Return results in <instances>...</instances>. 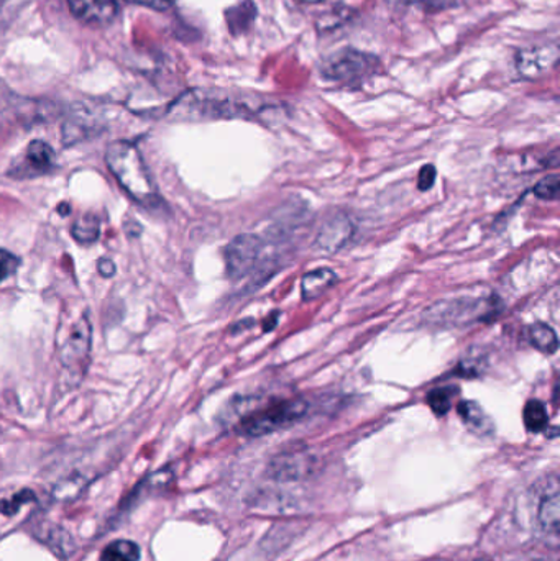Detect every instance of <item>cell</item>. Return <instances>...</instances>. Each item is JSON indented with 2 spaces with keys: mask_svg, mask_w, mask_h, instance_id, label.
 I'll return each mask as SVG.
<instances>
[{
  "mask_svg": "<svg viewBox=\"0 0 560 561\" xmlns=\"http://www.w3.org/2000/svg\"><path fill=\"white\" fill-rule=\"evenodd\" d=\"M13 497H15V500L5 501V503L0 504V513L9 514V516L10 514L16 513L20 504H25L33 500V494L30 493V491H22V493L16 494V496Z\"/></svg>",
  "mask_w": 560,
  "mask_h": 561,
  "instance_id": "cell-23",
  "label": "cell"
},
{
  "mask_svg": "<svg viewBox=\"0 0 560 561\" xmlns=\"http://www.w3.org/2000/svg\"><path fill=\"white\" fill-rule=\"evenodd\" d=\"M559 61L558 43L548 45L532 46V48L519 49L516 55V69L525 78H539L556 68Z\"/></svg>",
  "mask_w": 560,
  "mask_h": 561,
  "instance_id": "cell-9",
  "label": "cell"
},
{
  "mask_svg": "<svg viewBox=\"0 0 560 561\" xmlns=\"http://www.w3.org/2000/svg\"><path fill=\"white\" fill-rule=\"evenodd\" d=\"M99 273H101L104 278H111V276L115 275V265L111 262V260H101L99 262Z\"/></svg>",
  "mask_w": 560,
  "mask_h": 561,
  "instance_id": "cell-25",
  "label": "cell"
},
{
  "mask_svg": "<svg viewBox=\"0 0 560 561\" xmlns=\"http://www.w3.org/2000/svg\"><path fill=\"white\" fill-rule=\"evenodd\" d=\"M533 193L536 197L545 201H558L560 193V180L558 174H551V176L545 178L536 184Z\"/></svg>",
  "mask_w": 560,
  "mask_h": 561,
  "instance_id": "cell-20",
  "label": "cell"
},
{
  "mask_svg": "<svg viewBox=\"0 0 560 561\" xmlns=\"http://www.w3.org/2000/svg\"><path fill=\"white\" fill-rule=\"evenodd\" d=\"M178 111L187 118H237L249 117L252 108L229 98H191L178 105Z\"/></svg>",
  "mask_w": 560,
  "mask_h": 561,
  "instance_id": "cell-6",
  "label": "cell"
},
{
  "mask_svg": "<svg viewBox=\"0 0 560 561\" xmlns=\"http://www.w3.org/2000/svg\"><path fill=\"white\" fill-rule=\"evenodd\" d=\"M378 59L358 49H341L322 62V76L335 82H352L364 79L377 69Z\"/></svg>",
  "mask_w": 560,
  "mask_h": 561,
  "instance_id": "cell-4",
  "label": "cell"
},
{
  "mask_svg": "<svg viewBox=\"0 0 560 561\" xmlns=\"http://www.w3.org/2000/svg\"><path fill=\"white\" fill-rule=\"evenodd\" d=\"M306 412H308V402L302 399L273 402L268 408L243 417L239 424V432L252 438L275 434L301 421Z\"/></svg>",
  "mask_w": 560,
  "mask_h": 561,
  "instance_id": "cell-2",
  "label": "cell"
},
{
  "mask_svg": "<svg viewBox=\"0 0 560 561\" xmlns=\"http://www.w3.org/2000/svg\"><path fill=\"white\" fill-rule=\"evenodd\" d=\"M355 226L351 217L334 216L321 227L315 240V249L325 255L342 252L354 240Z\"/></svg>",
  "mask_w": 560,
  "mask_h": 561,
  "instance_id": "cell-8",
  "label": "cell"
},
{
  "mask_svg": "<svg viewBox=\"0 0 560 561\" xmlns=\"http://www.w3.org/2000/svg\"><path fill=\"white\" fill-rule=\"evenodd\" d=\"M525 425L533 434L546 431L549 425L548 409L538 399H532L525 408Z\"/></svg>",
  "mask_w": 560,
  "mask_h": 561,
  "instance_id": "cell-16",
  "label": "cell"
},
{
  "mask_svg": "<svg viewBox=\"0 0 560 561\" xmlns=\"http://www.w3.org/2000/svg\"><path fill=\"white\" fill-rule=\"evenodd\" d=\"M459 415L466 427L477 435L493 434L492 419L483 411L482 405L476 401H464L459 404Z\"/></svg>",
  "mask_w": 560,
  "mask_h": 561,
  "instance_id": "cell-13",
  "label": "cell"
},
{
  "mask_svg": "<svg viewBox=\"0 0 560 561\" xmlns=\"http://www.w3.org/2000/svg\"><path fill=\"white\" fill-rule=\"evenodd\" d=\"M99 220L92 216L81 217V219L76 220L75 226H72V237L78 240L79 243H84V245H89V243H94L95 240L99 239Z\"/></svg>",
  "mask_w": 560,
  "mask_h": 561,
  "instance_id": "cell-17",
  "label": "cell"
},
{
  "mask_svg": "<svg viewBox=\"0 0 560 561\" xmlns=\"http://www.w3.org/2000/svg\"><path fill=\"white\" fill-rule=\"evenodd\" d=\"M339 283L338 273L329 268H319L308 273L301 279L302 299L312 300L328 293L329 289Z\"/></svg>",
  "mask_w": 560,
  "mask_h": 561,
  "instance_id": "cell-12",
  "label": "cell"
},
{
  "mask_svg": "<svg viewBox=\"0 0 560 561\" xmlns=\"http://www.w3.org/2000/svg\"><path fill=\"white\" fill-rule=\"evenodd\" d=\"M55 171V151L42 140L32 141L26 148L25 157L15 164L12 178H36Z\"/></svg>",
  "mask_w": 560,
  "mask_h": 561,
  "instance_id": "cell-10",
  "label": "cell"
},
{
  "mask_svg": "<svg viewBox=\"0 0 560 561\" xmlns=\"http://www.w3.org/2000/svg\"><path fill=\"white\" fill-rule=\"evenodd\" d=\"M89 350H91V325L88 319H81L69 333L62 350V365L69 375L82 376L88 365Z\"/></svg>",
  "mask_w": 560,
  "mask_h": 561,
  "instance_id": "cell-7",
  "label": "cell"
},
{
  "mask_svg": "<svg viewBox=\"0 0 560 561\" xmlns=\"http://www.w3.org/2000/svg\"><path fill=\"white\" fill-rule=\"evenodd\" d=\"M454 388H436L427 394V404L436 415H446L453 408Z\"/></svg>",
  "mask_w": 560,
  "mask_h": 561,
  "instance_id": "cell-19",
  "label": "cell"
},
{
  "mask_svg": "<svg viewBox=\"0 0 560 561\" xmlns=\"http://www.w3.org/2000/svg\"><path fill=\"white\" fill-rule=\"evenodd\" d=\"M495 299L485 297H456L441 300L424 312V320L439 327H464L492 316Z\"/></svg>",
  "mask_w": 560,
  "mask_h": 561,
  "instance_id": "cell-3",
  "label": "cell"
},
{
  "mask_svg": "<svg viewBox=\"0 0 560 561\" xmlns=\"http://www.w3.org/2000/svg\"><path fill=\"white\" fill-rule=\"evenodd\" d=\"M72 15L89 25H107L117 15L115 0H68Z\"/></svg>",
  "mask_w": 560,
  "mask_h": 561,
  "instance_id": "cell-11",
  "label": "cell"
},
{
  "mask_svg": "<svg viewBox=\"0 0 560 561\" xmlns=\"http://www.w3.org/2000/svg\"><path fill=\"white\" fill-rule=\"evenodd\" d=\"M539 519H541L542 527L548 533H559V496H549L548 500L542 501L541 511H539Z\"/></svg>",
  "mask_w": 560,
  "mask_h": 561,
  "instance_id": "cell-18",
  "label": "cell"
},
{
  "mask_svg": "<svg viewBox=\"0 0 560 561\" xmlns=\"http://www.w3.org/2000/svg\"><path fill=\"white\" fill-rule=\"evenodd\" d=\"M105 163L125 193L141 206H155L160 201L157 186L148 173L140 151L128 141H114L105 153Z\"/></svg>",
  "mask_w": 560,
  "mask_h": 561,
  "instance_id": "cell-1",
  "label": "cell"
},
{
  "mask_svg": "<svg viewBox=\"0 0 560 561\" xmlns=\"http://www.w3.org/2000/svg\"><path fill=\"white\" fill-rule=\"evenodd\" d=\"M140 547L130 540H115L102 550L101 561H138Z\"/></svg>",
  "mask_w": 560,
  "mask_h": 561,
  "instance_id": "cell-15",
  "label": "cell"
},
{
  "mask_svg": "<svg viewBox=\"0 0 560 561\" xmlns=\"http://www.w3.org/2000/svg\"><path fill=\"white\" fill-rule=\"evenodd\" d=\"M436 168H434L433 164H426V167L420 171V178H418V190L423 191V193L430 191L431 187L434 186V183H436Z\"/></svg>",
  "mask_w": 560,
  "mask_h": 561,
  "instance_id": "cell-22",
  "label": "cell"
},
{
  "mask_svg": "<svg viewBox=\"0 0 560 561\" xmlns=\"http://www.w3.org/2000/svg\"><path fill=\"white\" fill-rule=\"evenodd\" d=\"M526 335H528L529 343L538 352L546 353V355H555L559 350L558 333L548 323H533Z\"/></svg>",
  "mask_w": 560,
  "mask_h": 561,
  "instance_id": "cell-14",
  "label": "cell"
},
{
  "mask_svg": "<svg viewBox=\"0 0 560 561\" xmlns=\"http://www.w3.org/2000/svg\"><path fill=\"white\" fill-rule=\"evenodd\" d=\"M128 2L140 3L155 10H167L173 7L174 0H128Z\"/></svg>",
  "mask_w": 560,
  "mask_h": 561,
  "instance_id": "cell-24",
  "label": "cell"
},
{
  "mask_svg": "<svg viewBox=\"0 0 560 561\" xmlns=\"http://www.w3.org/2000/svg\"><path fill=\"white\" fill-rule=\"evenodd\" d=\"M20 260L7 250H0V283L15 275L19 270Z\"/></svg>",
  "mask_w": 560,
  "mask_h": 561,
  "instance_id": "cell-21",
  "label": "cell"
},
{
  "mask_svg": "<svg viewBox=\"0 0 560 561\" xmlns=\"http://www.w3.org/2000/svg\"><path fill=\"white\" fill-rule=\"evenodd\" d=\"M263 253V242L253 233L237 236L226 249L227 276L240 280L255 272Z\"/></svg>",
  "mask_w": 560,
  "mask_h": 561,
  "instance_id": "cell-5",
  "label": "cell"
}]
</instances>
